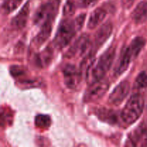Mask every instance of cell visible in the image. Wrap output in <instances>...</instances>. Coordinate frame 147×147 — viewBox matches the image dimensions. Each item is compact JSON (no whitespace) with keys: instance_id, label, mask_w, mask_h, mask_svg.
I'll return each mask as SVG.
<instances>
[{"instance_id":"obj_1","label":"cell","mask_w":147,"mask_h":147,"mask_svg":"<svg viewBox=\"0 0 147 147\" xmlns=\"http://www.w3.org/2000/svg\"><path fill=\"white\" fill-rule=\"evenodd\" d=\"M116 55V47L111 46L109 47L97 61H93L85 76L89 85L93 84L104 78L105 76L110 70Z\"/></svg>"},{"instance_id":"obj_2","label":"cell","mask_w":147,"mask_h":147,"mask_svg":"<svg viewBox=\"0 0 147 147\" xmlns=\"http://www.w3.org/2000/svg\"><path fill=\"white\" fill-rule=\"evenodd\" d=\"M76 20L65 19L60 22L53 40V45L58 50L67 47L76 36L77 32L81 30Z\"/></svg>"},{"instance_id":"obj_3","label":"cell","mask_w":147,"mask_h":147,"mask_svg":"<svg viewBox=\"0 0 147 147\" xmlns=\"http://www.w3.org/2000/svg\"><path fill=\"white\" fill-rule=\"evenodd\" d=\"M144 107V100L140 93H135L128 100L120 113V119L126 126H130L142 116Z\"/></svg>"},{"instance_id":"obj_4","label":"cell","mask_w":147,"mask_h":147,"mask_svg":"<svg viewBox=\"0 0 147 147\" xmlns=\"http://www.w3.org/2000/svg\"><path fill=\"white\" fill-rule=\"evenodd\" d=\"M60 4V0H47L42 3L34 13V24L41 26L45 22H54Z\"/></svg>"},{"instance_id":"obj_5","label":"cell","mask_w":147,"mask_h":147,"mask_svg":"<svg viewBox=\"0 0 147 147\" xmlns=\"http://www.w3.org/2000/svg\"><path fill=\"white\" fill-rule=\"evenodd\" d=\"M110 87V83L107 80H102L90 84L86 90L83 96L85 103H92L100 100L106 93Z\"/></svg>"},{"instance_id":"obj_6","label":"cell","mask_w":147,"mask_h":147,"mask_svg":"<svg viewBox=\"0 0 147 147\" xmlns=\"http://www.w3.org/2000/svg\"><path fill=\"white\" fill-rule=\"evenodd\" d=\"M90 47L91 42L90 36L87 34H83L70 46L65 54V57L67 58H73L87 55L91 50H90Z\"/></svg>"},{"instance_id":"obj_7","label":"cell","mask_w":147,"mask_h":147,"mask_svg":"<svg viewBox=\"0 0 147 147\" xmlns=\"http://www.w3.org/2000/svg\"><path fill=\"white\" fill-rule=\"evenodd\" d=\"M63 74L64 83L68 88L76 89L80 85L82 78V73L73 64L65 65L63 67Z\"/></svg>"},{"instance_id":"obj_8","label":"cell","mask_w":147,"mask_h":147,"mask_svg":"<svg viewBox=\"0 0 147 147\" xmlns=\"http://www.w3.org/2000/svg\"><path fill=\"white\" fill-rule=\"evenodd\" d=\"M130 83L128 80H123L116 86L109 97V103L113 106L120 105L130 92Z\"/></svg>"},{"instance_id":"obj_9","label":"cell","mask_w":147,"mask_h":147,"mask_svg":"<svg viewBox=\"0 0 147 147\" xmlns=\"http://www.w3.org/2000/svg\"><path fill=\"white\" fill-rule=\"evenodd\" d=\"M112 32H113V24L110 22L102 24L101 27L98 30L95 34L93 45V47H92L90 51L93 52V53H96L97 50H98L110 37Z\"/></svg>"},{"instance_id":"obj_10","label":"cell","mask_w":147,"mask_h":147,"mask_svg":"<svg viewBox=\"0 0 147 147\" xmlns=\"http://www.w3.org/2000/svg\"><path fill=\"white\" fill-rule=\"evenodd\" d=\"M134 57L129 46L123 49L120 54L119 60L116 65V67L114 69L115 76H119L123 74L127 70L132 60H134Z\"/></svg>"},{"instance_id":"obj_11","label":"cell","mask_w":147,"mask_h":147,"mask_svg":"<svg viewBox=\"0 0 147 147\" xmlns=\"http://www.w3.org/2000/svg\"><path fill=\"white\" fill-rule=\"evenodd\" d=\"M30 1H28L23 6V7L17 13V15L11 20V24L13 28L17 30H22L23 28H24L29 18L30 11Z\"/></svg>"},{"instance_id":"obj_12","label":"cell","mask_w":147,"mask_h":147,"mask_svg":"<svg viewBox=\"0 0 147 147\" xmlns=\"http://www.w3.org/2000/svg\"><path fill=\"white\" fill-rule=\"evenodd\" d=\"M53 57V48L48 46L39 53L33 55V63L39 68H44L48 66L51 63Z\"/></svg>"},{"instance_id":"obj_13","label":"cell","mask_w":147,"mask_h":147,"mask_svg":"<svg viewBox=\"0 0 147 147\" xmlns=\"http://www.w3.org/2000/svg\"><path fill=\"white\" fill-rule=\"evenodd\" d=\"M53 22H45L40 26V30L34 37V45L35 47H41L50 37L53 30Z\"/></svg>"},{"instance_id":"obj_14","label":"cell","mask_w":147,"mask_h":147,"mask_svg":"<svg viewBox=\"0 0 147 147\" xmlns=\"http://www.w3.org/2000/svg\"><path fill=\"white\" fill-rule=\"evenodd\" d=\"M107 11L103 7H100L96 9L90 14L88 22V28L93 30L97 27L106 18Z\"/></svg>"},{"instance_id":"obj_15","label":"cell","mask_w":147,"mask_h":147,"mask_svg":"<svg viewBox=\"0 0 147 147\" xmlns=\"http://www.w3.org/2000/svg\"><path fill=\"white\" fill-rule=\"evenodd\" d=\"M136 24H140L147 20V1H142L137 4L131 14Z\"/></svg>"},{"instance_id":"obj_16","label":"cell","mask_w":147,"mask_h":147,"mask_svg":"<svg viewBox=\"0 0 147 147\" xmlns=\"http://www.w3.org/2000/svg\"><path fill=\"white\" fill-rule=\"evenodd\" d=\"M96 113L100 120L106 123H111V124H116L119 121L116 111L111 109L102 108V109H97Z\"/></svg>"},{"instance_id":"obj_17","label":"cell","mask_w":147,"mask_h":147,"mask_svg":"<svg viewBox=\"0 0 147 147\" xmlns=\"http://www.w3.org/2000/svg\"><path fill=\"white\" fill-rule=\"evenodd\" d=\"M145 44H146V40L142 37H137L132 40L129 47L131 53H133V55L135 59L139 56V53H141L142 50L145 46Z\"/></svg>"},{"instance_id":"obj_18","label":"cell","mask_w":147,"mask_h":147,"mask_svg":"<svg viewBox=\"0 0 147 147\" xmlns=\"http://www.w3.org/2000/svg\"><path fill=\"white\" fill-rule=\"evenodd\" d=\"M23 0H4L1 9L4 14H8L12 12L21 4Z\"/></svg>"},{"instance_id":"obj_19","label":"cell","mask_w":147,"mask_h":147,"mask_svg":"<svg viewBox=\"0 0 147 147\" xmlns=\"http://www.w3.org/2000/svg\"><path fill=\"white\" fill-rule=\"evenodd\" d=\"M35 126L41 129H47L51 125V119L47 115L40 114L35 117Z\"/></svg>"},{"instance_id":"obj_20","label":"cell","mask_w":147,"mask_h":147,"mask_svg":"<svg viewBox=\"0 0 147 147\" xmlns=\"http://www.w3.org/2000/svg\"><path fill=\"white\" fill-rule=\"evenodd\" d=\"M134 88L135 89H144L147 88V70L141 72L134 81Z\"/></svg>"},{"instance_id":"obj_21","label":"cell","mask_w":147,"mask_h":147,"mask_svg":"<svg viewBox=\"0 0 147 147\" xmlns=\"http://www.w3.org/2000/svg\"><path fill=\"white\" fill-rule=\"evenodd\" d=\"M10 73L14 78L18 79L19 80L24 78L27 74V69L23 66L12 65L10 67Z\"/></svg>"},{"instance_id":"obj_22","label":"cell","mask_w":147,"mask_h":147,"mask_svg":"<svg viewBox=\"0 0 147 147\" xmlns=\"http://www.w3.org/2000/svg\"><path fill=\"white\" fill-rule=\"evenodd\" d=\"M99 0H79L78 7L80 8H88L95 5Z\"/></svg>"},{"instance_id":"obj_23","label":"cell","mask_w":147,"mask_h":147,"mask_svg":"<svg viewBox=\"0 0 147 147\" xmlns=\"http://www.w3.org/2000/svg\"><path fill=\"white\" fill-rule=\"evenodd\" d=\"M122 7L126 9H129L134 4L135 0H121Z\"/></svg>"},{"instance_id":"obj_24","label":"cell","mask_w":147,"mask_h":147,"mask_svg":"<svg viewBox=\"0 0 147 147\" xmlns=\"http://www.w3.org/2000/svg\"><path fill=\"white\" fill-rule=\"evenodd\" d=\"M140 146H147V126L146 125L144 126V129L142 140L140 142Z\"/></svg>"}]
</instances>
